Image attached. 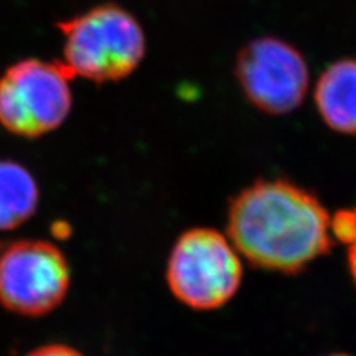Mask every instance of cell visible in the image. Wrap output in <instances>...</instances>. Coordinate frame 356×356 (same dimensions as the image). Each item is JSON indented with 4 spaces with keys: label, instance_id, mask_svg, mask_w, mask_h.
I'll return each mask as SVG.
<instances>
[{
    "label": "cell",
    "instance_id": "obj_1",
    "mask_svg": "<svg viewBox=\"0 0 356 356\" xmlns=\"http://www.w3.org/2000/svg\"><path fill=\"white\" fill-rule=\"evenodd\" d=\"M227 238L259 269L298 273L334 247L321 200L286 180H259L230 200Z\"/></svg>",
    "mask_w": 356,
    "mask_h": 356
},
{
    "label": "cell",
    "instance_id": "obj_2",
    "mask_svg": "<svg viewBox=\"0 0 356 356\" xmlns=\"http://www.w3.org/2000/svg\"><path fill=\"white\" fill-rule=\"evenodd\" d=\"M61 64L72 77L97 85L127 79L146 57V35L140 21L118 3H99L60 19Z\"/></svg>",
    "mask_w": 356,
    "mask_h": 356
},
{
    "label": "cell",
    "instance_id": "obj_3",
    "mask_svg": "<svg viewBox=\"0 0 356 356\" xmlns=\"http://www.w3.org/2000/svg\"><path fill=\"white\" fill-rule=\"evenodd\" d=\"M241 255L218 230L193 227L174 242L165 280L171 294L188 309L216 310L235 297L242 282Z\"/></svg>",
    "mask_w": 356,
    "mask_h": 356
},
{
    "label": "cell",
    "instance_id": "obj_4",
    "mask_svg": "<svg viewBox=\"0 0 356 356\" xmlns=\"http://www.w3.org/2000/svg\"><path fill=\"white\" fill-rule=\"evenodd\" d=\"M72 81L60 60L10 64L0 76V127L30 140L57 131L72 113Z\"/></svg>",
    "mask_w": 356,
    "mask_h": 356
},
{
    "label": "cell",
    "instance_id": "obj_5",
    "mask_svg": "<svg viewBox=\"0 0 356 356\" xmlns=\"http://www.w3.org/2000/svg\"><path fill=\"white\" fill-rule=\"evenodd\" d=\"M72 269L48 239H6L0 252V306L22 318H43L69 296Z\"/></svg>",
    "mask_w": 356,
    "mask_h": 356
},
{
    "label": "cell",
    "instance_id": "obj_6",
    "mask_svg": "<svg viewBox=\"0 0 356 356\" xmlns=\"http://www.w3.org/2000/svg\"><path fill=\"white\" fill-rule=\"evenodd\" d=\"M236 79L248 102L267 115H288L302 106L309 88V67L293 44L257 38L239 51Z\"/></svg>",
    "mask_w": 356,
    "mask_h": 356
},
{
    "label": "cell",
    "instance_id": "obj_7",
    "mask_svg": "<svg viewBox=\"0 0 356 356\" xmlns=\"http://www.w3.org/2000/svg\"><path fill=\"white\" fill-rule=\"evenodd\" d=\"M315 103L330 129L356 134L355 58H343L327 67L315 86Z\"/></svg>",
    "mask_w": 356,
    "mask_h": 356
},
{
    "label": "cell",
    "instance_id": "obj_8",
    "mask_svg": "<svg viewBox=\"0 0 356 356\" xmlns=\"http://www.w3.org/2000/svg\"><path fill=\"white\" fill-rule=\"evenodd\" d=\"M40 191L27 166L0 159V232L21 227L38 213Z\"/></svg>",
    "mask_w": 356,
    "mask_h": 356
},
{
    "label": "cell",
    "instance_id": "obj_9",
    "mask_svg": "<svg viewBox=\"0 0 356 356\" xmlns=\"http://www.w3.org/2000/svg\"><path fill=\"white\" fill-rule=\"evenodd\" d=\"M331 233L348 247V267L356 285V207L340 209L331 217Z\"/></svg>",
    "mask_w": 356,
    "mask_h": 356
},
{
    "label": "cell",
    "instance_id": "obj_10",
    "mask_svg": "<svg viewBox=\"0 0 356 356\" xmlns=\"http://www.w3.org/2000/svg\"><path fill=\"white\" fill-rule=\"evenodd\" d=\"M24 356H86L79 349L65 343H44L31 349Z\"/></svg>",
    "mask_w": 356,
    "mask_h": 356
},
{
    "label": "cell",
    "instance_id": "obj_11",
    "mask_svg": "<svg viewBox=\"0 0 356 356\" xmlns=\"http://www.w3.org/2000/svg\"><path fill=\"white\" fill-rule=\"evenodd\" d=\"M5 243H6V239H0V252H2Z\"/></svg>",
    "mask_w": 356,
    "mask_h": 356
},
{
    "label": "cell",
    "instance_id": "obj_12",
    "mask_svg": "<svg viewBox=\"0 0 356 356\" xmlns=\"http://www.w3.org/2000/svg\"><path fill=\"white\" fill-rule=\"evenodd\" d=\"M328 356H350V355H346V353H334V355H328Z\"/></svg>",
    "mask_w": 356,
    "mask_h": 356
}]
</instances>
